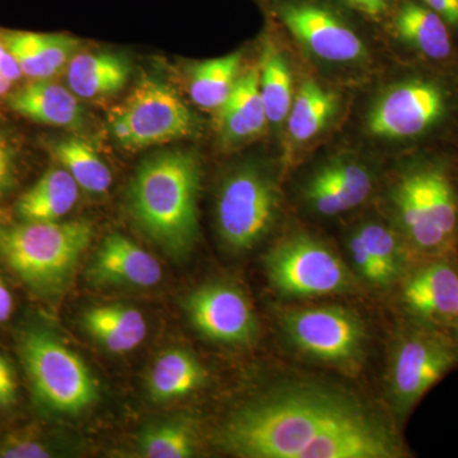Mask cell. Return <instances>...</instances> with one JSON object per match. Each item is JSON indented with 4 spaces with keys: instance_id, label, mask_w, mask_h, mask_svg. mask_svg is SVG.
<instances>
[{
    "instance_id": "6da1fadb",
    "label": "cell",
    "mask_w": 458,
    "mask_h": 458,
    "mask_svg": "<svg viewBox=\"0 0 458 458\" xmlns=\"http://www.w3.org/2000/svg\"><path fill=\"white\" fill-rule=\"evenodd\" d=\"M243 458H400L397 433L360 399L333 386L289 382L236 410L218 433Z\"/></svg>"
},
{
    "instance_id": "7a4b0ae2",
    "label": "cell",
    "mask_w": 458,
    "mask_h": 458,
    "mask_svg": "<svg viewBox=\"0 0 458 458\" xmlns=\"http://www.w3.org/2000/svg\"><path fill=\"white\" fill-rule=\"evenodd\" d=\"M200 180L199 157L192 150L170 149L147 158L131 181L132 221L172 258H185L197 243Z\"/></svg>"
},
{
    "instance_id": "3957f363",
    "label": "cell",
    "mask_w": 458,
    "mask_h": 458,
    "mask_svg": "<svg viewBox=\"0 0 458 458\" xmlns=\"http://www.w3.org/2000/svg\"><path fill=\"white\" fill-rule=\"evenodd\" d=\"M92 236L84 221L0 225V262L33 294L51 300L71 284Z\"/></svg>"
},
{
    "instance_id": "277c9868",
    "label": "cell",
    "mask_w": 458,
    "mask_h": 458,
    "mask_svg": "<svg viewBox=\"0 0 458 458\" xmlns=\"http://www.w3.org/2000/svg\"><path fill=\"white\" fill-rule=\"evenodd\" d=\"M17 348L42 411L74 417L98 400V382L89 366L49 327L26 325L18 333Z\"/></svg>"
},
{
    "instance_id": "5b68a950",
    "label": "cell",
    "mask_w": 458,
    "mask_h": 458,
    "mask_svg": "<svg viewBox=\"0 0 458 458\" xmlns=\"http://www.w3.org/2000/svg\"><path fill=\"white\" fill-rule=\"evenodd\" d=\"M108 129L123 149L140 150L192 137L198 120L170 84L141 78L123 104L108 114Z\"/></svg>"
},
{
    "instance_id": "8992f818",
    "label": "cell",
    "mask_w": 458,
    "mask_h": 458,
    "mask_svg": "<svg viewBox=\"0 0 458 458\" xmlns=\"http://www.w3.org/2000/svg\"><path fill=\"white\" fill-rule=\"evenodd\" d=\"M458 367V343L448 333L410 324L401 330L390 360L388 394L403 419L428 391Z\"/></svg>"
},
{
    "instance_id": "52a82bcc",
    "label": "cell",
    "mask_w": 458,
    "mask_h": 458,
    "mask_svg": "<svg viewBox=\"0 0 458 458\" xmlns=\"http://www.w3.org/2000/svg\"><path fill=\"white\" fill-rule=\"evenodd\" d=\"M279 209L276 182L256 165H242L223 181L216 199V229L227 249L245 252L269 233Z\"/></svg>"
},
{
    "instance_id": "ba28073f",
    "label": "cell",
    "mask_w": 458,
    "mask_h": 458,
    "mask_svg": "<svg viewBox=\"0 0 458 458\" xmlns=\"http://www.w3.org/2000/svg\"><path fill=\"white\" fill-rule=\"evenodd\" d=\"M454 90L433 77L394 84L369 111V131L377 138L420 140L438 131L454 114Z\"/></svg>"
},
{
    "instance_id": "9c48e42d",
    "label": "cell",
    "mask_w": 458,
    "mask_h": 458,
    "mask_svg": "<svg viewBox=\"0 0 458 458\" xmlns=\"http://www.w3.org/2000/svg\"><path fill=\"white\" fill-rule=\"evenodd\" d=\"M271 285L286 297H318L354 291L351 270L321 241L298 233L274 247L265 260Z\"/></svg>"
},
{
    "instance_id": "30bf717a",
    "label": "cell",
    "mask_w": 458,
    "mask_h": 458,
    "mask_svg": "<svg viewBox=\"0 0 458 458\" xmlns=\"http://www.w3.org/2000/svg\"><path fill=\"white\" fill-rule=\"evenodd\" d=\"M283 327L298 349L327 363L351 366L363 355V321L357 313L344 307L293 310L285 313Z\"/></svg>"
},
{
    "instance_id": "8fae6325",
    "label": "cell",
    "mask_w": 458,
    "mask_h": 458,
    "mask_svg": "<svg viewBox=\"0 0 458 458\" xmlns=\"http://www.w3.org/2000/svg\"><path fill=\"white\" fill-rule=\"evenodd\" d=\"M401 285V304L410 324L450 334L458 311L456 254L419 256Z\"/></svg>"
},
{
    "instance_id": "7c38bea8",
    "label": "cell",
    "mask_w": 458,
    "mask_h": 458,
    "mask_svg": "<svg viewBox=\"0 0 458 458\" xmlns=\"http://www.w3.org/2000/svg\"><path fill=\"white\" fill-rule=\"evenodd\" d=\"M199 333L214 343L247 345L259 333L258 318L249 298L238 286L212 282L199 286L183 303Z\"/></svg>"
},
{
    "instance_id": "4fadbf2b",
    "label": "cell",
    "mask_w": 458,
    "mask_h": 458,
    "mask_svg": "<svg viewBox=\"0 0 458 458\" xmlns=\"http://www.w3.org/2000/svg\"><path fill=\"white\" fill-rule=\"evenodd\" d=\"M276 13L289 32L325 62L352 63L364 56L360 36L324 5L291 0L280 3Z\"/></svg>"
},
{
    "instance_id": "5bb4252c",
    "label": "cell",
    "mask_w": 458,
    "mask_h": 458,
    "mask_svg": "<svg viewBox=\"0 0 458 458\" xmlns=\"http://www.w3.org/2000/svg\"><path fill=\"white\" fill-rule=\"evenodd\" d=\"M162 276L155 256L119 233L105 238L89 269V282L98 285L152 288Z\"/></svg>"
},
{
    "instance_id": "9a60e30c",
    "label": "cell",
    "mask_w": 458,
    "mask_h": 458,
    "mask_svg": "<svg viewBox=\"0 0 458 458\" xmlns=\"http://www.w3.org/2000/svg\"><path fill=\"white\" fill-rule=\"evenodd\" d=\"M370 190L369 171L357 161L339 158L313 174L304 189V199L316 213L331 216L360 207Z\"/></svg>"
},
{
    "instance_id": "2e32d148",
    "label": "cell",
    "mask_w": 458,
    "mask_h": 458,
    "mask_svg": "<svg viewBox=\"0 0 458 458\" xmlns=\"http://www.w3.org/2000/svg\"><path fill=\"white\" fill-rule=\"evenodd\" d=\"M219 138L223 147H237L255 140L267 128V111L260 90V68L240 74L227 101L218 110Z\"/></svg>"
},
{
    "instance_id": "e0dca14e",
    "label": "cell",
    "mask_w": 458,
    "mask_h": 458,
    "mask_svg": "<svg viewBox=\"0 0 458 458\" xmlns=\"http://www.w3.org/2000/svg\"><path fill=\"white\" fill-rule=\"evenodd\" d=\"M14 114L41 125L77 128L83 122V108L77 96L50 80H36L5 96Z\"/></svg>"
},
{
    "instance_id": "ac0fdd59",
    "label": "cell",
    "mask_w": 458,
    "mask_h": 458,
    "mask_svg": "<svg viewBox=\"0 0 458 458\" xmlns=\"http://www.w3.org/2000/svg\"><path fill=\"white\" fill-rule=\"evenodd\" d=\"M0 38L16 57L23 77L51 80L68 66L81 42L65 33L3 31Z\"/></svg>"
},
{
    "instance_id": "d6986e66",
    "label": "cell",
    "mask_w": 458,
    "mask_h": 458,
    "mask_svg": "<svg viewBox=\"0 0 458 458\" xmlns=\"http://www.w3.org/2000/svg\"><path fill=\"white\" fill-rule=\"evenodd\" d=\"M131 63L110 51L75 54L66 66V83L78 98L102 99L116 95L126 86Z\"/></svg>"
},
{
    "instance_id": "ffe728a7",
    "label": "cell",
    "mask_w": 458,
    "mask_h": 458,
    "mask_svg": "<svg viewBox=\"0 0 458 458\" xmlns=\"http://www.w3.org/2000/svg\"><path fill=\"white\" fill-rule=\"evenodd\" d=\"M394 31L419 55L434 63H445L454 55L452 30L423 3H403L394 20Z\"/></svg>"
},
{
    "instance_id": "44dd1931",
    "label": "cell",
    "mask_w": 458,
    "mask_h": 458,
    "mask_svg": "<svg viewBox=\"0 0 458 458\" xmlns=\"http://www.w3.org/2000/svg\"><path fill=\"white\" fill-rule=\"evenodd\" d=\"M80 185L64 167L45 172L18 198L16 216L22 222H56L73 210Z\"/></svg>"
},
{
    "instance_id": "7402d4cb",
    "label": "cell",
    "mask_w": 458,
    "mask_h": 458,
    "mask_svg": "<svg viewBox=\"0 0 458 458\" xmlns=\"http://www.w3.org/2000/svg\"><path fill=\"white\" fill-rule=\"evenodd\" d=\"M82 327L102 348L113 354L137 349L147 336L143 313L125 304L90 307L83 313Z\"/></svg>"
},
{
    "instance_id": "603a6c76",
    "label": "cell",
    "mask_w": 458,
    "mask_h": 458,
    "mask_svg": "<svg viewBox=\"0 0 458 458\" xmlns=\"http://www.w3.org/2000/svg\"><path fill=\"white\" fill-rule=\"evenodd\" d=\"M207 381V369L191 352L172 348L153 364L148 375V393L157 403H167L195 393Z\"/></svg>"
},
{
    "instance_id": "cb8c5ba5",
    "label": "cell",
    "mask_w": 458,
    "mask_h": 458,
    "mask_svg": "<svg viewBox=\"0 0 458 458\" xmlns=\"http://www.w3.org/2000/svg\"><path fill=\"white\" fill-rule=\"evenodd\" d=\"M242 54L204 60L190 68L188 89L192 101L204 110H219L241 73Z\"/></svg>"
},
{
    "instance_id": "d4e9b609",
    "label": "cell",
    "mask_w": 458,
    "mask_h": 458,
    "mask_svg": "<svg viewBox=\"0 0 458 458\" xmlns=\"http://www.w3.org/2000/svg\"><path fill=\"white\" fill-rule=\"evenodd\" d=\"M336 110L335 93L325 89L316 81H304L286 117L292 140L306 143L313 140L327 128Z\"/></svg>"
},
{
    "instance_id": "484cf974",
    "label": "cell",
    "mask_w": 458,
    "mask_h": 458,
    "mask_svg": "<svg viewBox=\"0 0 458 458\" xmlns=\"http://www.w3.org/2000/svg\"><path fill=\"white\" fill-rule=\"evenodd\" d=\"M54 158L89 194L102 195L113 185V174L95 148L78 138H69L50 144Z\"/></svg>"
},
{
    "instance_id": "4316f807",
    "label": "cell",
    "mask_w": 458,
    "mask_h": 458,
    "mask_svg": "<svg viewBox=\"0 0 458 458\" xmlns=\"http://www.w3.org/2000/svg\"><path fill=\"white\" fill-rule=\"evenodd\" d=\"M197 445V430L185 418L150 424L138 438V451L147 458H189L195 456Z\"/></svg>"
},
{
    "instance_id": "83f0119b",
    "label": "cell",
    "mask_w": 458,
    "mask_h": 458,
    "mask_svg": "<svg viewBox=\"0 0 458 458\" xmlns=\"http://www.w3.org/2000/svg\"><path fill=\"white\" fill-rule=\"evenodd\" d=\"M260 90L267 120L279 125L286 120L293 104V82L285 57L273 45L262 51Z\"/></svg>"
},
{
    "instance_id": "f1b7e54d",
    "label": "cell",
    "mask_w": 458,
    "mask_h": 458,
    "mask_svg": "<svg viewBox=\"0 0 458 458\" xmlns=\"http://www.w3.org/2000/svg\"><path fill=\"white\" fill-rule=\"evenodd\" d=\"M355 232L378 265L386 286L403 279L408 270L409 255L412 256L403 236L381 223L373 222L364 223Z\"/></svg>"
},
{
    "instance_id": "f546056e",
    "label": "cell",
    "mask_w": 458,
    "mask_h": 458,
    "mask_svg": "<svg viewBox=\"0 0 458 458\" xmlns=\"http://www.w3.org/2000/svg\"><path fill=\"white\" fill-rule=\"evenodd\" d=\"M53 456L47 443L31 437L13 436L0 445V457L4 458H45Z\"/></svg>"
},
{
    "instance_id": "4dcf8cb0",
    "label": "cell",
    "mask_w": 458,
    "mask_h": 458,
    "mask_svg": "<svg viewBox=\"0 0 458 458\" xmlns=\"http://www.w3.org/2000/svg\"><path fill=\"white\" fill-rule=\"evenodd\" d=\"M349 251H351L352 260L354 262L358 273L367 282L377 286H386L384 276H382L378 265L373 260L372 255L369 254L357 232L352 234L351 241H349Z\"/></svg>"
},
{
    "instance_id": "1f68e13d",
    "label": "cell",
    "mask_w": 458,
    "mask_h": 458,
    "mask_svg": "<svg viewBox=\"0 0 458 458\" xmlns=\"http://www.w3.org/2000/svg\"><path fill=\"white\" fill-rule=\"evenodd\" d=\"M18 157L16 148L4 132L0 131V201L3 200L17 180Z\"/></svg>"
},
{
    "instance_id": "d6a6232c",
    "label": "cell",
    "mask_w": 458,
    "mask_h": 458,
    "mask_svg": "<svg viewBox=\"0 0 458 458\" xmlns=\"http://www.w3.org/2000/svg\"><path fill=\"white\" fill-rule=\"evenodd\" d=\"M17 401V379L11 363L0 352V410L11 409Z\"/></svg>"
},
{
    "instance_id": "836d02e7",
    "label": "cell",
    "mask_w": 458,
    "mask_h": 458,
    "mask_svg": "<svg viewBox=\"0 0 458 458\" xmlns=\"http://www.w3.org/2000/svg\"><path fill=\"white\" fill-rule=\"evenodd\" d=\"M0 77L14 84L22 80L23 73L16 57L0 38Z\"/></svg>"
},
{
    "instance_id": "e575fe53",
    "label": "cell",
    "mask_w": 458,
    "mask_h": 458,
    "mask_svg": "<svg viewBox=\"0 0 458 458\" xmlns=\"http://www.w3.org/2000/svg\"><path fill=\"white\" fill-rule=\"evenodd\" d=\"M428 8L436 12L450 26L452 31H458V0H420Z\"/></svg>"
},
{
    "instance_id": "d590c367",
    "label": "cell",
    "mask_w": 458,
    "mask_h": 458,
    "mask_svg": "<svg viewBox=\"0 0 458 458\" xmlns=\"http://www.w3.org/2000/svg\"><path fill=\"white\" fill-rule=\"evenodd\" d=\"M14 312V300L11 289L0 276V324H5Z\"/></svg>"
},
{
    "instance_id": "8d00e7d4",
    "label": "cell",
    "mask_w": 458,
    "mask_h": 458,
    "mask_svg": "<svg viewBox=\"0 0 458 458\" xmlns=\"http://www.w3.org/2000/svg\"><path fill=\"white\" fill-rule=\"evenodd\" d=\"M346 4L360 9L369 16L377 17L384 13L388 0H343Z\"/></svg>"
},
{
    "instance_id": "74e56055",
    "label": "cell",
    "mask_w": 458,
    "mask_h": 458,
    "mask_svg": "<svg viewBox=\"0 0 458 458\" xmlns=\"http://www.w3.org/2000/svg\"><path fill=\"white\" fill-rule=\"evenodd\" d=\"M13 84L9 83L8 81L3 80L0 77V98H5L9 92H11V89Z\"/></svg>"
},
{
    "instance_id": "f35d334b",
    "label": "cell",
    "mask_w": 458,
    "mask_h": 458,
    "mask_svg": "<svg viewBox=\"0 0 458 458\" xmlns=\"http://www.w3.org/2000/svg\"><path fill=\"white\" fill-rule=\"evenodd\" d=\"M450 335L454 337V339L456 340V342L458 343V311L456 318H454V324H452Z\"/></svg>"
},
{
    "instance_id": "ab89813d",
    "label": "cell",
    "mask_w": 458,
    "mask_h": 458,
    "mask_svg": "<svg viewBox=\"0 0 458 458\" xmlns=\"http://www.w3.org/2000/svg\"><path fill=\"white\" fill-rule=\"evenodd\" d=\"M456 255H457V259H458V241H457V246H456Z\"/></svg>"
}]
</instances>
